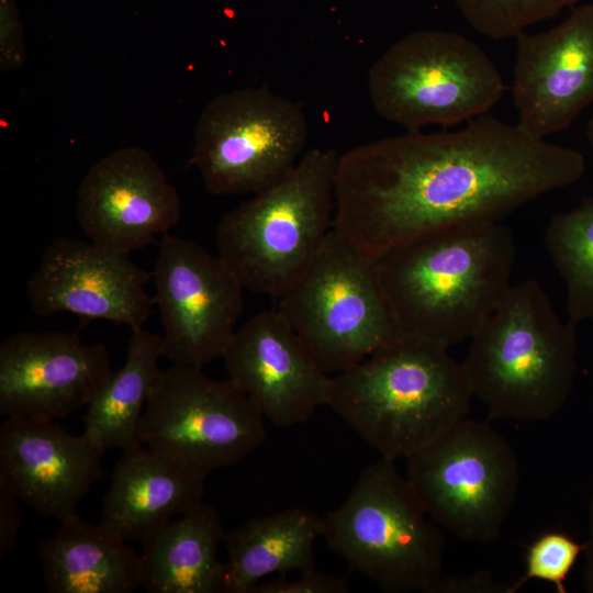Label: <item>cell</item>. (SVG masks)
I'll return each mask as SVG.
<instances>
[{"label":"cell","mask_w":593,"mask_h":593,"mask_svg":"<svg viewBox=\"0 0 593 593\" xmlns=\"http://www.w3.org/2000/svg\"><path fill=\"white\" fill-rule=\"evenodd\" d=\"M104 451L83 432L72 435L56 419L5 417L0 482L37 513L60 522L77 514L102 477Z\"/></svg>","instance_id":"obj_18"},{"label":"cell","mask_w":593,"mask_h":593,"mask_svg":"<svg viewBox=\"0 0 593 593\" xmlns=\"http://www.w3.org/2000/svg\"><path fill=\"white\" fill-rule=\"evenodd\" d=\"M264 417L228 378L172 363L145 407L139 441L209 475L237 463L266 438Z\"/></svg>","instance_id":"obj_11"},{"label":"cell","mask_w":593,"mask_h":593,"mask_svg":"<svg viewBox=\"0 0 593 593\" xmlns=\"http://www.w3.org/2000/svg\"><path fill=\"white\" fill-rule=\"evenodd\" d=\"M347 580L343 577L318 572L316 569L301 572L296 580L280 578L275 581L259 582L251 593H348Z\"/></svg>","instance_id":"obj_27"},{"label":"cell","mask_w":593,"mask_h":593,"mask_svg":"<svg viewBox=\"0 0 593 593\" xmlns=\"http://www.w3.org/2000/svg\"><path fill=\"white\" fill-rule=\"evenodd\" d=\"M504 89L489 55L452 31H417L400 38L368 74L374 111L406 130L452 126L486 114Z\"/></svg>","instance_id":"obj_8"},{"label":"cell","mask_w":593,"mask_h":593,"mask_svg":"<svg viewBox=\"0 0 593 593\" xmlns=\"http://www.w3.org/2000/svg\"><path fill=\"white\" fill-rule=\"evenodd\" d=\"M150 278L130 254L92 240L58 237L43 251L26 292L38 315L70 313L133 329L143 326L154 305L146 290Z\"/></svg>","instance_id":"obj_13"},{"label":"cell","mask_w":593,"mask_h":593,"mask_svg":"<svg viewBox=\"0 0 593 593\" xmlns=\"http://www.w3.org/2000/svg\"><path fill=\"white\" fill-rule=\"evenodd\" d=\"M586 136L590 143L593 145V114L588 123Z\"/></svg>","instance_id":"obj_32"},{"label":"cell","mask_w":593,"mask_h":593,"mask_svg":"<svg viewBox=\"0 0 593 593\" xmlns=\"http://www.w3.org/2000/svg\"><path fill=\"white\" fill-rule=\"evenodd\" d=\"M59 523L38 549L47 592L131 593L142 586V558L128 540L78 513Z\"/></svg>","instance_id":"obj_20"},{"label":"cell","mask_w":593,"mask_h":593,"mask_svg":"<svg viewBox=\"0 0 593 593\" xmlns=\"http://www.w3.org/2000/svg\"><path fill=\"white\" fill-rule=\"evenodd\" d=\"M222 359L228 379L275 426L305 423L326 406L331 374L278 310L259 312L237 328Z\"/></svg>","instance_id":"obj_16"},{"label":"cell","mask_w":593,"mask_h":593,"mask_svg":"<svg viewBox=\"0 0 593 593\" xmlns=\"http://www.w3.org/2000/svg\"><path fill=\"white\" fill-rule=\"evenodd\" d=\"M579 0H454L478 33L492 38L517 37L540 21L559 14Z\"/></svg>","instance_id":"obj_25"},{"label":"cell","mask_w":593,"mask_h":593,"mask_svg":"<svg viewBox=\"0 0 593 593\" xmlns=\"http://www.w3.org/2000/svg\"><path fill=\"white\" fill-rule=\"evenodd\" d=\"M112 372L107 347L76 332H18L0 345V414L64 418L87 406Z\"/></svg>","instance_id":"obj_14"},{"label":"cell","mask_w":593,"mask_h":593,"mask_svg":"<svg viewBox=\"0 0 593 593\" xmlns=\"http://www.w3.org/2000/svg\"><path fill=\"white\" fill-rule=\"evenodd\" d=\"M323 517L305 507L254 517L225 533L224 593H251L269 574L315 569Z\"/></svg>","instance_id":"obj_22"},{"label":"cell","mask_w":593,"mask_h":593,"mask_svg":"<svg viewBox=\"0 0 593 593\" xmlns=\"http://www.w3.org/2000/svg\"><path fill=\"white\" fill-rule=\"evenodd\" d=\"M584 551L581 544L563 532L549 530L538 535L525 552V572L508 593H516L529 580L553 585L557 593H566V580Z\"/></svg>","instance_id":"obj_26"},{"label":"cell","mask_w":593,"mask_h":593,"mask_svg":"<svg viewBox=\"0 0 593 593\" xmlns=\"http://www.w3.org/2000/svg\"><path fill=\"white\" fill-rule=\"evenodd\" d=\"M225 530L219 512L201 502L142 542V588L149 593H224L217 557Z\"/></svg>","instance_id":"obj_21"},{"label":"cell","mask_w":593,"mask_h":593,"mask_svg":"<svg viewBox=\"0 0 593 593\" xmlns=\"http://www.w3.org/2000/svg\"><path fill=\"white\" fill-rule=\"evenodd\" d=\"M339 155L312 148L278 183L220 220L217 255L247 291L279 299L333 228Z\"/></svg>","instance_id":"obj_5"},{"label":"cell","mask_w":593,"mask_h":593,"mask_svg":"<svg viewBox=\"0 0 593 593\" xmlns=\"http://www.w3.org/2000/svg\"><path fill=\"white\" fill-rule=\"evenodd\" d=\"M544 243L566 284L569 322L593 320V198L553 214Z\"/></svg>","instance_id":"obj_24"},{"label":"cell","mask_w":593,"mask_h":593,"mask_svg":"<svg viewBox=\"0 0 593 593\" xmlns=\"http://www.w3.org/2000/svg\"><path fill=\"white\" fill-rule=\"evenodd\" d=\"M584 563L582 570V582L584 590L593 593V495L589 505L588 514V538L584 542Z\"/></svg>","instance_id":"obj_31"},{"label":"cell","mask_w":593,"mask_h":593,"mask_svg":"<svg viewBox=\"0 0 593 593\" xmlns=\"http://www.w3.org/2000/svg\"><path fill=\"white\" fill-rule=\"evenodd\" d=\"M181 203L174 184L145 149L125 146L93 164L77 191L76 217L90 240L131 254L168 234Z\"/></svg>","instance_id":"obj_15"},{"label":"cell","mask_w":593,"mask_h":593,"mask_svg":"<svg viewBox=\"0 0 593 593\" xmlns=\"http://www.w3.org/2000/svg\"><path fill=\"white\" fill-rule=\"evenodd\" d=\"M25 59L23 32L12 0H1L0 66L4 71L21 68Z\"/></svg>","instance_id":"obj_28"},{"label":"cell","mask_w":593,"mask_h":593,"mask_svg":"<svg viewBox=\"0 0 593 593\" xmlns=\"http://www.w3.org/2000/svg\"><path fill=\"white\" fill-rule=\"evenodd\" d=\"M584 172L580 152L489 114L457 131L406 130L339 155L333 227L377 256L430 233L500 221Z\"/></svg>","instance_id":"obj_1"},{"label":"cell","mask_w":593,"mask_h":593,"mask_svg":"<svg viewBox=\"0 0 593 593\" xmlns=\"http://www.w3.org/2000/svg\"><path fill=\"white\" fill-rule=\"evenodd\" d=\"M405 460V478L435 524L468 542L501 537L521 471L512 445L489 423L466 417Z\"/></svg>","instance_id":"obj_9"},{"label":"cell","mask_w":593,"mask_h":593,"mask_svg":"<svg viewBox=\"0 0 593 593\" xmlns=\"http://www.w3.org/2000/svg\"><path fill=\"white\" fill-rule=\"evenodd\" d=\"M515 257L500 221L446 228L374 256L401 335L448 347L470 339L500 304Z\"/></svg>","instance_id":"obj_2"},{"label":"cell","mask_w":593,"mask_h":593,"mask_svg":"<svg viewBox=\"0 0 593 593\" xmlns=\"http://www.w3.org/2000/svg\"><path fill=\"white\" fill-rule=\"evenodd\" d=\"M307 132L299 102L266 86L235 89L203 108L189 163L212 194H256L294 168Z\"/></svg>","instance_id":"obj_10"},{"label":"cell","mask_w":593,"mask_h":593,"mask_svg":"<svg viewBox=\"0 0 593 593\" xmlns=\"http://www.w3.org/2000/svg\"><path fill=\"white\" fill-rule=\"evenodd\" d=\"M163 338L143 326L132 329L124 365L87 405L83 433L102 449L125 450L139 441L149 396L163 372Z\"/></svg>","instance_id":"obj_23"},{"label":"cell","mask_w":593,"mask_h":593,"mask_svg":"<svg viewBox=\"0 0 593 593\" xmlns=\"http://www.w3.org/2000/svg\"><path fill=\"white\" fill-rule=\"evenodd\" d=\"M395 461L380 458L323 517L326 546L388 592L434 593L444 577L445 538Z\"/></svg>","instance_id":"obj_6"},{"label":"cell","mask_w":593,"mask_h":593,"mask_svg":"<svg viewBox=\"0 0 593 593\" xmlns=\"http://www.w3.org/2000/svg\"><path fill=\"white\" fill-rule=\"evenodd\" d=\"M208 475L137 444L122 450L102 501L100 523L141 544L203 502Z\"/></svg>","instance_id":"obj_19"},{"label":"cell","mask_w":593,"mask_h":593,"mask_svg":"<svg viewBox=\"0 0 593 593\" xmlns=\"http://www.w3.org/2000/svg\"><path fill=\"white\" fill-rule=\"evenodd\" d=\"M508 586L495 582L491 573L480 571L463 577L444 575L437 584L434 593H508Z\"/></svg>","instance_id":"obj_30"},{"label":"cell","mask_w":593,"mask_h":593,"mask_svg":"<svg viewBox=\"0 0 593 593\" xmlns=\"http://www.w3.org/2000/svg\"><path fill=\"white\" fill-rule=\"evenodd\" d=\"M19 497L0 482V558L15 547L22 523Z\"/></svg>","instance_id":"obj_29"},{"label":"cell","mask_w":593,"mask_h":593,"mask_svg":"<svg viewBox=\"0 0 593 593\" xmlns=\"http://www.w3.org/2000/svg\"><path fill=\"white\" fill-rule=\"evenodd\" d=\"M513 101L517 124L539 138L566 130L593 104V3L550 30L516 37Z\"/></svg>","instance_id":"obj_17"},{"label":"cell","mask_w":593,"mask_h":593,"mask_svg":"<svg viewBox=\"0 0 593 593\" xmlns=\"http://www.w3.org/2000/svg\"><path fill=\"white\" fill-rule=\"evenodd\" d=\"M152 278L164 356L200 369L222 358L237 329L245 291L223 259L168 233L159 243Z\"/></svg>","instance_id":"obj_12"},{"label":"cell","mask_w":593,"mask_h":593,"mask_svg":"<svg viewBox=\"0 0 593 593\" xmlns=\"http://www.w3.org/2000/svg\"><path fill=\"white\" fill-rule=\"evenodd\" d=\"M278 302L277 310L328 374L358 363L402 336L374 256L334 227Z\"/></svg>","instance_id":"obj_7"},{"label":"cell","mask_w":593,"mask_h":593,"mask_svg":"<svg viewBox=\"0 0 593 593\" xmlns=\"http://www.w3.org/2000/svg\"><path fill=\"white\" fill-rule=\"evenodd\" d=\"M469 340L462 365L490 418L547 421L567 402L578 371L575 325L559 317L536 279L512 284Z\"/></svg>","instance_id":"obj_4"},{"label":"cell","mask_w":593,"mask_h":593,"mask_svg":"<svg viewBox=\"0 0 593 593\" xmlns=\"http://www.w3.org/2000/svg\"><path fill=\"white\" fill-rule=\"evenodd\" d=\"M448 349L401 336L331 374L326 406L381 458L406 459L469 413L472 391Z\"/></svg>","instance_id":"obj_3"}]
</instances>
